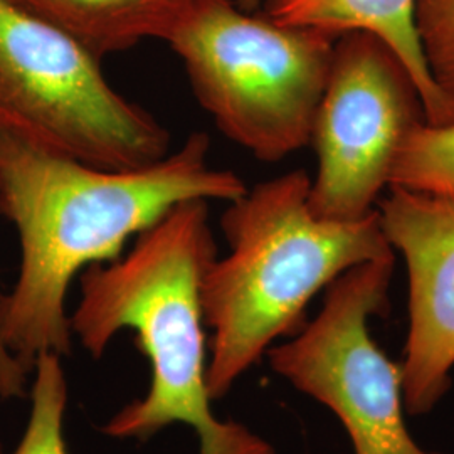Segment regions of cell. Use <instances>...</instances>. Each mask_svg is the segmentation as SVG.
<instances>
[{
  "mask_svg": "<svg viewBox=\"0 0 454 454\" xmlns=\"http://www.w3.org/2000/svg\"><path fill=\"white\" fill-rule=\"evenodd\" d=\"M209 153V137L194 131L157 162L103 168L0 127V215L20 243L16 285L0 296V340L26 372L43 354L71 352L66 296L74 276L118 260L130 238L177 204H227L247 191Z\"/></svg>",
  "mask_w": 454,
  "mask_h": 454,
  "instance_id": "1",
  "label": "cell"
},
{
  "mask_svg": "<svg viewBox=\"0 0 454 454\" xmlns=\"http://www.w3.org/2000/svg\"><path fill=\"white\" fill-rule=\"evenodd\" d=\"M215 258L209 202L187 200L140 232L125 256L82 271V298L69 317L82 348L103 357L129 328L152 369L148 392L114 414L103 434L148 441L184 424L197 434L199 454H276L247 426L212 411L202 281Z\"/></svg>",
  "mask_w": 454,
  "mask_h": 454,
  "instance_id": "2",
  "label": "cell"
},
{
  "mask_svg": "<svg viewBox=\"0 0 454 454\" xmlns=\"http://www.w3.org/2000/svg\"><path fill=\"white\" fill-rule=\"evenodd\" d=\"M309 177L293 170L227 202L229 244L202 281L204 324L212 330L207 386L226 395L276 340L305 325L311 300L354 266L392 254L377 209L332 221L309 206Z\"/></svg>",
  "mask_w": 454,
  "mask_h": 454,
  "instance_id": "3",
  "label": "cell"
},
{
  "mask_svg": "<svg viewBox=\"0 0 454 454\" xmlns=\"http://www.w3.org/2000/svg\"><path fill=\"white\" fill-rule=\"evenodd\" d=\"M337 37L192 0L163 41L217 130L262 162L309 145Z\"/></svg>",
  "mask_w": 454,
  "mask_h": 454,
  "instance_id": "4",
  "label": "cell"
},
{
  "mask_svg": "<svg viewBox=\"0 0 454 454\" xmlns=\"http://www.w3.org/2000/svg\"><path fill=\"white\" fill-rule=\"evenodd\" d=\"M0 127L103 168L157 162L172 144L114 90L101 59L11 0H0Z\"/></svg>",
  "mask_w": 454,
  "mask_h": 454,
  "instance_id": "5",
  "label": "cell"
},
{
  "mask_svg": "<svg viewBox=\"0 0 454 454\" xmlns=\"http://www.w3.org/2000/svg\"><path fill=\"white\" fill-rule=\"evenodd\" d=\"M395 253L354 266L325 290L317 317L268 350L271 369L328 407L356 454H439L424 450L406 424L401 364L369 330L389 307Z\"/></svg>",
  "mask_w": 454,
  "mask_h": 454,
  "instance_id": "6",
  "label": "cell"
},
{
  "mask_svg": "<svg viewBox=\"0 0 454 454\" xmlns=\"http://www.w3.org/2000/svg\"><path fill=\"white\" fill-rule=\"evenodd\" d=\"M426 121L419 88L403 59L372 34L337 37L309 145L317 172L309 206L332 221L375 211L409 135Z\"/></svg>",
  "mask_w": 454,
  "mask_h": 454,
  "instance_id": "7",
  "label": "cell"
},
{
  "mask_svg": "<svg viewBox=\"0 0 454 454\" xmlns=\"http://www.w3.org/2000/svg\"><path fill=\"white\" fill-rule=\"evenodd\" d=\"M377 212L392 251L406 264V411L426 416L453 382L454 197L389 187Z\"/></svg>",
  "mask_w": 454,
  "mask_h": 454,
  "instance_id": "8",
  "label": "cell"
},
{
  "mask_svg": "<svg viewBox=\"0 0 454 454\" xmlns=\"http://www.w3.org/2000/svg\"><path fill=\"white\" fill-rule=\"evenodd\" d=\"M264 4V14L281 24L315 29L340 37L372 34L407 66L419 88L426 121L442 125L454 120V101L433 82L422 56L416 27L418 0H246Z\"/></svg>",
  "mask_w": 454,
  "mask_h": 454,
  "instance_id": "9",
  "label": "cell"
},
{
  "mask_svg": "<svg viewBox=\"0 0 454 454\" xmlns=\"http://www.w3.org/2000/svg\"><path fill=\"white\" fill-rule=\"evenodd\" d=\"M98 59L165 41L192 0H11Z\"/></svg>",
  "mask_w": 454,
  "mask_h": 454,
  "instance_id": "10",
  "label": "cell"
},
{
  "mask_svg": "<svg viewBox=\"0 0 454 454\" xmlns=\"http://www.w3.org/2000/svg\"><path fill=\"white\" fill-rule=\"evenodd\" d=\"M389 187L454 197V120L442 125L422 121L409 135Z\"/></svg>",
  "mask_w": 454,
  "mask_h": 454,
  "instance_id": "11",
  "label": "cell"
},
{
  "mask_svg": "<svg viewBox=\"0 0 454 454\" xmlns=\"http://www.w3.org/2000/svg\"><path fill=\"white\" fill-rule=\"evenodd\" d=\"M31 416L12 454H69L65 442L67 382L61 357L43 354L34 364Z\"/></svg>",
  "mask_w": 454,
  "mask_h": 454,
  "instance_id": "12",
  "label": "cell"
},
{
  "mask_svg": "<svg viewBox=\"0 0 454 454\" xmlns=\"http://www.w3.org/2000/svg\"><path fill=\"white\" fill-rule=\"evenodd\" d=\"M416 27L433 82L454 101V0H418Z\"/></svg>",
  "mask_w": 454,
  "mask_h": 454,
  "instance_id": "13",
  "label": "cell"
},
{
  "mask_svg": "<svg viewBox=\"0 0 454 454\" xmlns=\"http://www.w3.org/2000/svg\"><path fill=\"white\" fill-rule=\"evenodd\" d=\"M27 377L29 373L17 364L16 358L7 352L0 340V399L9 401L26 397Z\"/></svg>",
  "mask_w": 454,
  "mask_h": 454,
  "instance_id": "14",
  "label": "cell"
}]
</instances>
